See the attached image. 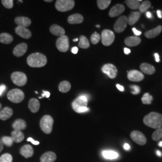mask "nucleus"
<instances>
[{
  "instance_id": "f257e3e1",
  "label": "nucleus",
  "mask_w": 162,
  "mask_h": 162,
  "mask_svg": "<svg viewBox=\"0 0 162 162\" xmlns=\"http://www.w3.org/2000/svg\"><path fill=\"white\" fill-rule=\"evenodd\" d=\"M143 123L148 127L152 129H159L162 127V115L152 112L145 116L143 120Z\"/></svg>"
},
{
  "instance_id": "f03ea898",
  "label": "nucleus",
  "mask_w": 162,
  "mask_h": 162,
  "mask_svg": "<svg viewBox=\"0 0 162 162\" xmlns=\"http://www.w3.org/2000/svg\"><path fill=\"white\" fill-rule=\"evenodd\" d=\"M27 62L31 67H42L47 64V58L43 54L39 52L33 53L28 56Z\"/></svg>"
},
{
  "instance_id": "7ed1b4c3",
  "label": "nucleus",
  "mask_w": 162,
  "mask_h": 162,
  "mask_svg": "<svg viewBox=\"0 0 162 162\" xmlns=\"http://www.w3.org/2000/svg\"><path fill=\"white\" fill-rule=\"evenodd\" d=\"M88 98L85 95H81L76 98L71 104L74 111L77 113H84L89 111L90 109L87 108Z\"/></svg>"
},
{
  "instance_id": "20e7f679",
  "label": "nucleus",
  "mask_w": 162,
  "mask_h": 162,
  "mask_svg": "<svg viewBox=\"0 0 162 162\" xmlns=\"http://www.w3.org/2000/svg\"><path fill=\"white\" fill-rule=\"evenodd\" d=\"M53 124L54 119L49 115L43 116L40 121V127L42 130L46 134H50L52 132Z\"/></svg>"
},
{
  "instance_id": "39448f33",
  "label": "nucleus",
  "mask_w": 162,
  "mask_h": 162,
  "mask_svg": "<svg viewBox=\"0 0 162 162\" xmlns=\"http://www.w3.org/2000/svg\"><path fill=\"white\" fill-rule=\"evenodd\" d=\"M74 4L75 2L73 0H57L55 7L59 12H65L73 9Z\"/></svg>"
},
{
  "instance_id": "423d86ee",
  "label": "nucleus",
  "mask_w": 162,
  "mask_h": 162,
  "mask_svg": "<svg viewBox=\"0 0 162 162\" xmlns=\"http://www.w3.org/2000/svg\"><path fill=\"white\" fill-rule=\"evenodd\" d=\"M7 97L12 103H19L24 100L25 98V94L22 90L15 88L9 91L7 95Z\"/></svg>"
},
{
  "instance_id": "0eeeda50",
  "label": "nucleus",
  "mask_w": 162,
  "mask_h": 162,
  "mask_svg": "<svg viewBox=\"0 0 162 162\" xmlns=\"http://www.w3.org/2000/svg\"><path fill=\"white\" fill-rule=\"evenodd\" d=\"M11 79L12 82L19 87L24 86L27 82V75L21 71H15L11 74Z\"/></svg>"
},
{
  "instance_id": "6e6552de",
  "label": "nucleus",
  "mask_w": 162,
  "mask_h": 162,
  "mask_svg": "<svg viewBox=\"0 0 162 162\" xmlns=\"http://www.w3.org/2000/svg\"><path fill=\"white\" fill-rule=\"evenodd\" d=\"M102 43L105 46L111 45L115 40L114 33L109 30H105L102 33Z\"/></svg>"
},
{
  "instance_id": "1a4fd4ad",
  "label": "nucleus",
  "mask_w": 162,
  "mask_h": 162,
  "mask_svg": "<svg viewBox=\"0 0 162 162\" xmlns=\"http://www.w3.org/2000/svg\"><path fill=\"white\" fill-rule=\"evenodd\" d=\"M56 46L59 51L66 52L69 49V39L68 36L64 35L59 37L56 40Z\"/></svg>"
},
{
  "instance_id": "9d476101",
  "label": "nucleus",
  "mask_w": 162,
  "mask_h": 162,
  "mask_svg": "<svg viewBox=\"0 0 162 162\" xmlns=\"http://www.w3.org/2000/svg\"><path fill=\"white\" fill-rule=\"evenodd\" d=\"M128 24V18L126 16L120 17L116 21L114 26V31L117 33L123 32L127 27Z\"/></svg>"
},
{
  "instance_id": "9b49d317",
  "label": "nucleus",
  "mask_w": 162,
  "mask_h": 162,
  "mask_svg": "<svg viewBox=\"0 0 162 162\" xmlns=\"http://www.w3.org/2000/svg\"><path fill=\"white\" fill-rule=\"evenodd\" d=\"M132 140L140 145H144L146 143V138L145 136L140 132L134 130L130 133Z\"/></svg>"
},
{
  "instance_id": "f8f14e48",
  "label": "nucleus",
  "mask_w": 162,
  "mask_h": 162,
  "mask_svg": "<svg viewBox=\"0 0 162 162\" xmlns=\"http://www.w3.org/2000/svg\"><path fill=\"white\" fill-rule=\"evenodd\" d=\"M102 71L106 74L111 79H114L117 77L118 70L117 67L112 64H106L102 68Z\"/></svg>"
},
{
  "instance_id": "ddd939ff",
  "label": "nucleus",
  "mask_w": 162,
  "mask_h": 162,
  "mask_svg": "<svg viewBox=\"0 0 162 162\" xmlns=\"http://www.w3.org/2000/svg\"><path fill=\"white\" fill-rule=\"evenodd\" d=\"M127 72V78L130 81H132V82H140V81H142L144 78L143 73H142L139 71L132 70Z\"/></svg>"
},
{
  "instance_id": "4468645a",
  "label": "nucleus",
  "mask_w": 162,
  "mask_h": 162,
  "mask_svg": "<svg viewBox=\"0 0 162 162\" xmlns=\"http://www.w3.org/2000/svg\"><path fill=\"white\" fill-rule=\"evenodd\" d=\"M15 33L19 36L25 39H30L32 36V33L30 30L21 26H18L15 28Z\"/></svg>"
},
{
  "instance_id": "2eb2a0df",
  "label": "nucleus",
  "mask_w": 162,
  "mask_h": 162,
  "mask_svg": "<svg viewBox=\"0 0 162 162\" xmlns=\"http://www.w3.org/2000/svg\"><path fill=\"white\" fill-rule=\"evenodd\" d=\"M124 10H125V7L124 6V5L121 4H117L111 9L109 12V16L111 18H114V17L118 16L120 15L121 14H122Z\"/></svg>"
},
{
  "instance_id": "dca6fc26",
  "label": "nucleus",
  "mask_w": 162,
  "mask_h": 162,
  "mask_svg": "<svg viewBox=\"0 0 162 162\" xmlns=\"http://www.w3.org/2000/svg\"><path fill=\"white\" fill-rule=\"evenodd\" d=\"M28 45L25 43H21L13 49V55L17 57H21L23 56L27 51Z\"/></svg>"
},
{
  "instance_id": "f3484780",
  "label": "nucleus",
  "mask_w": 162,
  "mask_h": 162,
  "mask_svg": "<svg viewBox=\"0 0 162 162\" xmlns=\"http://www.w3.org/2000/svg\"><path fill=\"white\" fill-rule=\"evenodd\" d=\"M15 22L18 26L24 27H27L30 26L31 24V21L29 18L25 16H19L16 17L15 19Z\"/></svg>"
},
{
  "instance_id": "a211bd4d",
  "label": "nucleus",
  "mask_w": 162,
  "mask_h": 162,
  "mask_svg": "<svg viewBox=\"0 0 162 162\" xmlns=\"http://www.w3.org/2000/svg\"><path fill=\"white\" fill-rule=\"evenodd\" d=\"M56 159V155L52 151L44 153L40 157V162H54Z\"/></svg>"
},
{
  "instance_id": "6ab92c4d",
  "label": "nucleus",
  "mask_w": 162,
  "mask_h": 162,
  "mask_svg": "<svg viewBox=\"0 0 162 162\" xmlns=\"http://www.w3.org/2000/svg\"><path fill=\"white\" fill-rule=\"evenodd\" d=\"M49 31L51 33H52L53 35L56 36H59V37L65 35V30L63 28L56 24L51 25L49 28Z\"/></svg>"
},
{
  "instance_id": "aec40b11",
  "label": "nucleus",
  "mask_w": 162,
  "mask_h": 162,
  "mask_svg": "<svg viewBox=\"0 0 162 162\" xmlns=\"http://www.w3.org/2000/svg\"><path fill=\"white\" fill-rule=\"evenodd\" d=\"M20 153L25 158H29L33 155L34 150L33 147L30 145H25L21 147Z\"/></svg>"
},
{
  "instance_id": "412c9836",
  "label": "nucleus",
  "mask_w": 162,
  "mask_h": 162,
  "mask_svg": "<svg viewBox=\"0 0 162 162\" xmlns=\"http://www.w3.org/2000/svg\"><path fill=\"white\" fill-rule=\"evenodd\" d=\"M13 109L9 107L4 108L0 111V120L5 121L12 117L13 115Z\"/></svg>"
},
{
  "instance_id": "4be33fe9",
  "label": "nucleus",
  "mask_w": 162,
  "mask_h": 162,
  "mask_svg": "<svg viewBox=\"0 0 162 162\" xmlns=\"http://www.w3.org/2000/svg\"><path fill=\"white\" fill-rule=\"evenodd\" d=\"M84 21V18L82 15L79 13L73 14L70 15L67 19V22L70 24H79L82 23Z\"/></svg>"
},
{
  "instance_id": "5701e85b",
  "label": "nucleus",
  "mask_w": 162,
  "mask_h": 162,
  "mask_svg": "<svg viewBox=\"0 0 162 162\" xmlns=\"http://www.w3.org/2000/svg\"><path fill=\"white\" fill-rule=\"evenodd\" d=\"M40 102L39 101L35 98H32L28 102V108L30 111L33 113H36L39 111L40 109Z\"/></svg>"
},
{
  "instance_id": "b1692460",
  "label": "nucleus",
  "mask_w": 162,
  "mask_h": 162,
  "mask_svg": "<svg viewBox=\"0 0 162 162\" xmlns=\"http://www.w3.org/2000/svg\"><path fill=\"white\" fill-rule=\"evenodd\" d=\"M141 42V39L137 36H130L125 39L124 43L129 46H136Z\"/></svg>"
},
{
  "instance_id": "393cba45",
  "label": "nucleus",
  "mask_w": 162,
  "mask_h": 162,
  "mask_svg": "<svg viewBox=\"0 0 162 162\" xmlns=\"http://www.w3.org/2000/svg\"><path fill=\"white\" fill-rule=\"evenodd\" d=\"M161 31H162V27L161 25H159L152 30L146 31L145 33V36L148 39H152L158 36L161 32Z\"/></svg>"
},
{
  "instance_id": "a878e982",
  "label": "nucleus",
  "mask_w": 162,
  "mask_h": 162,
  "mask_svg": "<svg viewBox=\"0 0 162 162\" xmlns=\"http://www.w3.org/2000/svg\"><path fill=\"white\" fill-rule=\"evenodd\" d=\"M11 137L13 139V142L16 143H20L24 139L25 136L24 134L22 132V131L14 130L11 133Z\"/></svg>"
},
{
  "instance_id": "bb28decb",
  "label": "nucleus",
  "mask_w": 162,
  "mask_h": 162,
  "mask_svg": "<svg viewBox=\"0 0 162 162\" xmlns=\"http://www.w3.org/2000/svg\"><path fill=\"white\" fill-rule=\"evenodd\" d=\"M140 69L143 73L147 74H152L155 71L154 67L148 63L141 64L140 65Z\"/></svg>"
},
{
  "instance_id": "cd10ccee",
  "label": "nucleus",
  "mask_w": 162,
  "mask_h": 162,
  "mask_svg": "<svg viewBox=\"0 0 162 162\" xmlns=\"http://www.w3.org/2000/svg\"><path fill=\"white\" fill-rule=\"evenodd\" d=\"M12 127L14 130L21 131L25 129V128L27 127V123L25 121L22 119H18L13 122L12 124Z\"/></svg>"
},
{
  "instance_id": "c85d7f7f",
  "label": "nucleus",
  "mask_w": 162,
  "mask_h": 162,
  "mask_svg": "<svg viewBox=\"0 0 162 162\" xmlns=\"http://www.w3.org/2000/svg\"><path fill=\"white\" fill-rule=\"evenodd\" d=\"M13 40V36L7 33H3L0 34V42L3 44L9 45L10 44Z\"/></svg>"
},
{
  "instance_id": "c756f323",
  "label": "nucleus",
  "mask_w": 162,
  "mask_h": 162,
  "mask_svg": "<svg viewBox=\"0 0 162 162\" xmlns=\"http://www.w3.org/2000/svg\"><path fill=\"white\" fill-rule=\"evenodd\" d=\"M71 89V84L67 80L62 81L61 82L59 83L58 86V90L60 92L65 93L68 92Z\"/></svg>"
},
{
  "instance_id": "7c9ffc66",
  "label": "nucleus",
  "mask_w": 162,
  "mask_h": 162,
  "mask_svg": "<svg viewBox=\"0 0 162 162\" xmlns=\"http://www.w3.org/2000/svg\"><path fill=\"white\" fill-rule=\"evenodd\" d=\"M140 13L138 12H133L130 13L128 18V23L130 25H134L140 18Z\"/></svg>"
},
{
  "instance_id": "2f4dec72",
  "label": "nucleus",
  "mask_w": 162,
  "mask_h": 162,
  "mask_svg": "<svg viewBox=\"0 0 162 162\" xmlns=\"http://www.w3.org/2000/svg\"><path fill=\"white\" fill-rule=\"evenodd\" d=\"M79 48L82 49H87L90 47V42L88 39L84 36H80L79 37Z\"/></svg>"
},
{
  "instance_id": "473e14b6",
  "label": "nucleus",
  "mask_w": 162,
  "mask_h": 162,
  "mask_svg": "<svg viewBox=\"0 0 162 162\" xmlns=\"http://www.w3.org/2000/svg\"><path fill=\"white\" fill-rule=\"evenodd\" d=\"M103 155L106 159L113 160V159H115V158H118L119 155L115 151H111V150H107V151H104L103 152Z\"/></svg>"
},
{
  "instance_id": "72a5a7b5",
  "label": "nucleus",
  "mask_w": 162,
  "mask_h": 162,
  "mask_svg": "<svg viewBox=\"0 0 162 162\" xmlns=\"http://www.w3.org/2000/svg\"><path fill=\"white\" fill-rule=\"evenodd\" d=\"M141 1V0H140V1H137V0H127V1H126V3L130 9L136 10L139 9L140 4V2Z\"/></svg>"
},
{
  "instance_id": "f704fd0d",
  "label": "nucleus",
  "mask_w": 162,
  "mask_h": 162,
  "mask_svg": "<svg viewBox=\"0 0 162 162\" xmlns=\"http://www.w3.org/2000/svg\"><path fill=\"white\" fill-rule=\"evenodd\" d=\"M111 3V0H97V4L99 9L100 10L106 9Z\"/></svg>"
},
{
  "instance_id": "c9c22d12",
  "label": "nucleus",
  "mask_w": 162,
  "mask_h": 162,
  "mask_svg": "<svg viewBox=\"0 0 162 162\" xmlns=\"http://www.w3.org/2000/svg\"><path fill=\"white\" fill-rule=\"evenodd\" d=\"M153 100V97L149 93H145L142 97V102L145 105H150Z\"/></svg>"
},
{
  "instance_id": "e433bc0d",
  "label": "nucleus",
  "mask_w": 162,
  "mask_h": 162,
  "mask_svg": "<svg viewBox=\"0 0 162 162\" xmlns=\"http://www.w3.org/2000/svg\"><path fill=\"white\" fill-rule=\"evenodd\" d=\"M162 137V128L157 129L152 135V139L154 140L157 141Z\"/></svg>"
},
{
  "instance_id": "4c0bfd02",
  "label": "nucleus",
  "mask_w": 162,
  "mask_h": 162,
  "mask_svg": "<svg viewBox=\"0 0 162 162\" xmlns=\"http://www.w3.org/2000/svg\"><path fill=\"white\" fill-rule=\"evenodd\" d=\"M150 7H151L150 1H145L141 4H140L139 9L140 12L143 13V12H145Z\"/></svg>"
},
{
  "instance_id": "58836bf2",
  "label": "nucleus",
  "mask_w": 162,
  "mask_h": 162,
  "mask_svg": "<svg viewBox=\"0 0 162 162\" xmlns=\"http://www.w3.org/2000/svg\"><path fill=\"white\" fill-rule=\"evenodd\" d=\"M13 157L10 154L5 153L0 157V162H12Z\"/></svg>"
},
{
  "instance_id": "ea45409f",
  "label": "nucleus",
  "mask_w": 162,
  "mask_h": 162,
  "mask_svg": "<svg viewBox=\"0 0 162 162\" xmlns=\"http://www.w3.org/2000/svg\"><path fill=\"white\" fill-rule=\"evenodd\" d=\"M1 140L4 145L9 147L12 146L14 142L12 137H10V136H3L1 138Z\"/></svg>"
},
{
  "instance_id": "a19ab883",
  "label": "nucleus",
  "mask_w": 162,
  "mask_h": 162,
  "mask_svg": "<svg viewBox=\"0 0 162 162\" xmlns=\"http://www.w3.org/2000/svg\"><path fill=\"white\" fill-rule=\"evenodd\" d=\"M100 39H101V36L97 32L94 33L91 36V42L93 45L97 44L100 42Z\"/></svg>"
},
{
  "instance_id": "79ce46f5",
  "label": "nucleus",
  "mask_w": 162,
  "mask_h": 162,
  "mask_svg": "<svg viewBox=\"0 0 162 162\" xmlns=\"http://www.w3.org/2000/svg\"><path fill=\"white\" fill-rule=\"evenodd\" d=\"M2 4L4 7L8 9H10L13 7V0H2Z\"/></svg>"
},
{
  "instance_id": "37998d69",
  "label": "nucleus",
  "mask_w": 162,
  "mask_h": 162,
  "mask_svg": "<svg viewBox=\"0 0 162 162\" xmlns=\"http://www.w3.org/2000/svg\"><path fill=\"white\" fill-rule=\"evenodd\" d=\"M131 89L132 90V93L133 94H137L140 93V87L137 85H132L130 87Z\"/></svg>"
},
{
  "instance_id": "c03bdc74",
  "label": "nucleus",
  "mask_w": 162,
  "mask_h": 162,
  "mask_svg": "<svg viewBox=\"0 0 162 162\" xmlns=\"http://www.w3.org/2000/svg\"><path fill=\"white\" fill-rule=\"evenodd\" d=\"M27 141L31 142L33 144H34V145H39V144L40 143V142H39V141H36V140H34L32 137H28V138L27 139Z\"/></svg>"
},
{
  "instance_id": "a18cd8bd",
  "label": "nucleus",
  "mask_w": 162,
  "mask_h": 162,
  "mask_svg": "<svg viewBox=\"0 0 162 162\" xmlns=\"http://www.w3.org/2000/svg\"><path fill=\"white\" fill-rule=\"evenodd\" d=\"M6 89V86L4 84H2L0 85V96H1L2 94L4 93V91Z\"/></svg>"
},
{
  "instance_id": "49530a36",
  "label": "nucleus",
  "mask_w": 162,
  "mask_h": 162,
  "mask_svg": "<svg viewBox=\"0 0 162 162\" xmlns=\"http://www.w3.org/2000/svg\"><path fill=\"white\" fill-rule=\"evenodd\" d=\"M132 30H133V31L134 34H135L136 36H139V35H140V34H141V31L137 30H136L135 28H132Z\"/></svg>"
},
{
  "instance_id": "de8ad7c7",
  "label": "nucleus",
  "mask_w": 162,
  "mask_h": 162,
  "mask_svg": "<svg viewBox=\"0 0 162 162\" xmlns=\"http://www.w3.org/2000/svg\"><path fill=\"white\" fill-rule=\"evenodd\" d=\"M117 88L120 90V91H124V87H123L122 85H120V84H117Z\"/></svg>"
},
{
  "instance_id": "09e8293b",
  "label": "nucleus",
  "mask_w": 162,
  "mask_h": 162,
  "mask_svg": "<svg viewBox=\"0 0 162 162\" xmlns=\"http://www.w3.org/2000/svg\"><path fill=\"white\" fill-rule=\"evenodd\" d=\"M78 52V48L77 47H73L72 49H71V52L74 54H76Z\"/></svg>"
},
{
  "instance_id": "8fccbe9b",
  "label": "nucleus",
  "mask_w": 162,
  "mask_h": 162,
  "mask_svg": "<svg viewBox=\"0 0 162 162\" xmlns=\"http://www.w3.org/2000/svg\"><path fill=\"white\" fill-rule=\"evenodd\" d=\"M4 148V144L1 140V139H0V152H1Z\"/></svg>"
},
{
  "instance_id": "3c124183",
  "label": "nucleus",
  "mask_w": 162,
  "mask_h": 162,
  "mask_svg": "<svg viewBox=\"0 0 162 162\" xmlns=\"http://www.w3.org/2000/svg\"><path fill=\"white\" fill-rule=\"evenodd\" d=\"M124 149H126V150H129L130 149V145H129V144H128V143H125L124 145Z\"/></svg>"
},
{
  "instance_id": "603ef678",
  "label": "nucleus",
  "mask_w": 162,
  "mask_h": 162,
  "mask_svg": "<svg viewBox=\"0 0 162 162\" xmlns=\"http://www.w3.org/2000/svg\"><path fill=\"white\" fill-rule=\"evenodd\" d=\"M124 52L125 54L127 55V54H129L130 53V50L129 49H128V48H125L124 49Z\"/></svg>"
},
{
  "instance_id": "864d4df0",
  "label": "nucleus",
  "mask_w": 162,
  "mask_h": 162,
  "mask_svg": "<svg viewBox=\"0 0 162 162\" xmlns=\"http://www.w3.org/2000/svg\"><path fill=\"white\" fill-rule=\"evenodd\" d=\"M154 56H155L156 62H159V61H160V58H159L158 54H154Z\"/></svg>"
},
{
  "instance_id": "5fc2aeb1",
  "label": "nucleus",
  "mask_w": 162,
  "mask_h": 162,
  "mask_svg": "<svg viewBox=\"0 0 162 162\" xmlns=\"http://www.w3.org/2000/svg\"><path fill=\"white\" fill-rule=\"evenodd\" d=\"M157 15L159 18H162V15H161V12L160 10H157Z\"/></svg>"
},
{
  "instance_id": "6e6d98bb",
  "label": "nucleus",
  "mask_w": 162,
  "mask_h": 162,
  "mask_svg": "<svg viewBox=\"0 0 162 162\" xmlns=\"http://www.w3.org/2000/svg\"><path fill=\"white\" fill-rule=\"evenodd\" d=\"M146 15V16H147L148 18H151L152 17V14H151V13L150 12H147Z\"/></svg>"
},
{
  "instance_id": "4d7b16f0",
  "label": "nucleus",
  "mask_w": 162,
  "mask_h": 162,
  "mask_svg": "<svg viewBox=\"0 0 162 162\" xmlns=\"http://www.w3.org/2000/svg\"><path fill=\"white\" fill-rule=\"evenodd\" d=\"M157 154L158 155V156H160V157H161V153L160 152V151H157Z\"/></svg>"
},
{
  "instance_id": "13d9d810",
  "label": "nucleus",
  "mask_w": 162,
  "mask_h": 162,
  "mask_svg": "<svg viewBox=\"0 0 162 162\" xmlns=\"http://www.w3.org/2000/svg\"><path fill=\"white\" fill-rule=\"evenodd\" d=\"M45 2H48V3H51V2H52L53 1H52V0H45V1H44Z\"/></svg>"
},
{
  "instance_id": "bf43d9fd",
  "label": "nucleus",
  "mask_w": 162,
  "mask_h": 162,
  "mask_svg": "<svg viewBox=\"0 0 162 162\" xmlns=\"http://www.w3.org/2000/svg\"><path fill=\"white\" fill-rule=\"evenodd\" d=\"M158 146H162V141H160V142H159V143H158Z\"/></svg>"
},
{
  "instance_id": "052dcab7",
  "label": "nucleus",
  "mask_w": 162,
  "mask_h": 162,
  "mask_svg": "<svg viewBox=\"0 0 162 162\" xmlns=\"http://www.w3.org/2000/svg\"><path fill=\"white\" fill-rule=\"evenodd\" d=\"M78 40V39H73V42H77Z\"/></svg>"
},
{
  "instance_id": "680f3d73",
  "label": "nucleus",
  "mask_w": 162,
  "mask_h": 162,
  "mask_svg": "<svg viewBox=\"0 0 162 162\" xmlns=\"http://www.w3.org/2000/svg\"><path fill=\"white\" fill-rule=\"evenodd\" d=\"M1 108H2V105H1V103H0V110H1Z\"/></svg>"
},
{
  "instance_id": "e2e57ef3",
  "label": "nucleus",
  "mask_w": 162,
  "mask_h": 162,
  "mask_svg": "<svg viewBox=\"0 0 162 162\" xmlns=\"http://www.w3.org/2000/svg\"><path fill=\"white\" fill-rule=\"evenodd\" d=\"M97 27H98V28H99V27H100V25H97Z\"/></svg>"
}]
</instances>
